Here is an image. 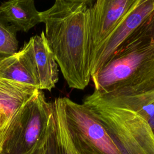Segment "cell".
I'll use <instances>...</instances> for the list:
<instances>
[{"label":"cell","instance_id":"obj_1","mask_svg":"<svg viewBox=\"0 0 154 154\" xmlns=\"http://www.w3.org/2000/svg\"><path fill=\"white\" fill-rule=\"evenodd\" d=\"M91 0H57L40 12L45 34L69 87L84 90L91 81L88 28Z\"/></svg>","mask_w":154,"mask_h":154},{"label":"cell","instance_id":"obj_3","mask_svg":"<svg viewBox=\"0 0 154 154\" xmlns=\"http://www.w3.org/2000/svg\"><path fill=\"white\" fill-rule=\"evenodd\" d=\"M52 107L44 93L35 90L11 116L0 154H32L46 131Z\"/></svg>","mask_w":154,"mask_h":154},{"label":"cell","instance_id":"obj_13","mask_svg":"<svg viewBox=\"0 0 154 154\" xmlns=\"http://www.w3.org/2000/svg\"><path fill=\"white\" fill-rule=\"evenodd\" d=\"M17 51L16 30L0 17V55L8 56Z\"/></svg>","mask_w":154,"mask_h":154},{"label":"cell","instance_id":"obj_16","mask_svg":"<svg viewBox=\"0 0 154 154\" xmlns=\"http://www.w3.org/2000/svg\"><path fill=\"white\" fill-rule=\"evenodd\" d=\"M8 123L5 127H4L2 129H0V153L2 150V146H3L4 143L5 141V137H6V131H7V129Z\"/></svg>","mask_w":154,"mask_h":154},{"label":"cell","instance_id":"obj_5","mask_svg":"<svg viewBox=\"0 0 154 154\" xmlns=\"http://www.w3.org/2000/svg\"><path fill=\"white\" fill-rule=\"evenodd\" d=\"M55 100L69 127L88 148L97 154H121L106 129L85 105L66 97Z\"/></svg>","mask_w":154,"mask_h":154},{"label":"cell","instance_id":"obj_2","mask_svg":"<svg viewBox=\"0 0 154 154\" xmlns=\"http://www.w3.org/2000/svg\"><path fill=\"white\" fill-rule=\"evenodd\" d=\"M95 95L119 97L154 88V12L91 77Z\"/></svg>","mask_w":154,"mask_h":154},{"label":"cell","instance_id":"obj_8","mask_svg":"<svg viewBox=\"0 0 154 154\" xmlns=\"http://www.w3.org/2000/svg\"><path fill=\"white\" fill-rule=\"evenodd\" d=\"M28 57L37 78L39 90L49 91L58 81V66L46 40L45 32L35 35L22 48Z\"/></svg>","mask_w":154,"mask_h":154},{"label":"cell","instance_id":"obj_12","mask_svg":"<svg viewBox=\"0 0 154 154\" xmlns=\"http://www.w3.org/2000/svg\"><path fill=\"white\" fill-rule=\"evenodd\" d=\"M52 105L56 124L55 154H84L55 100Z\"/></svg>","mask_w":154,"mask_h":154},{"label":"cell","instance_id":"obj_11","mask_svg":"<svg viewBox=\"0 0 154 154\" xmlns=\"http://www.w3.org/2000/svg\"><path fill=\"white\" fill-rule=\"evenodd\" d=\"M35 90L32 87L0 77V111L12 116Z\"/></svg>","mask_w":154,"mask_h":154},{"label":"cell","instance_id":"obj_14","mask_svg":"<svg viewBox=\"0 0 154 154\" xmlns=\"http://www.w3.org/2000/svg\"><path fill=\"white\" fill-rule=\"evenodd\" d=\"M49 123V122H48ZM48 128V127H47ZM47 131V129H46ZM46 131L38 142L36 148L32 153V154H46Z\"/></svg>","mask_w":154,"mask_h":154},{"label":"cell","instance_id":"obj_4","mask_svg":"<svg viewBox=\"0 0 154 154\" xmlns=\"http://www.w3.org/2000/svg\"><path fill=\"white\" fill-rule=\"evenodd\" d=\"M84 105L104 126L121 154H154V132L138 114L120 107Z\"/></svg>","mask_w":154,"mask_h":154},{"label":"cell","instance_id":"obj_15","mask_svg":"<svg viewBox=\"0 0 154 154\" xmlns=\"http://www.w3.org/2000/svg\"><path fill=\"white\" fill-rule=\"evenodd\" d=\"M11 116H10L7 112L0 111V129L5 127L9 122Z\"/></svg>","mask_w":154,"mask_h":154},{"label":"cell","instance_id":"obj_10","mask_svg":"<svg viewBox=\"0 0 154 154\" xmlns=\"http://www.w3.org/2000/svg\"><path fill=\"white\" fill-rule=\"evenodd\" d=\"M0 77L39 90L33 67L22 49L0 61Z\"/></svg>","mask_w":154,"mask_h":154},{"label":"cell","instance_id":"obj_7","mask_svg":"<svg viewBox=\"0 0 154 154\" xmlns=\"http://www.w3.org/2000/svg\"><path fill=\"white\" fill-rule=\"evenodd\" d=\"M154 12V0H137L131 10L94 52L90 63L91 77L112 57L131 35Z\"/></svg>","mask_w":154,"mask_h":154},{"label":"cell","instance_id":"obj_6","mask_svg":"<svg viewBox=\"0 0 154 154\" xmlns=\"http://www.w3.org/2000/svg\"><path fill=\"white\" fill-rule=\"evenodd\" d=\"M137 1H93L90 9L88 28L89 65L97 49L117 27Z\"/></svg>","mask_w":154,"mask_h":154},{"label":"cell","instance_id":"obj_9","mask_svg":"<svg viewBox=\"0 0 154 154\" xmlns=\"http://www.w3.org/2000/svg\"><path fill=\"white\" fill-rule=\"evenodd\" d=\"M0 17L16 31L28 32L41 23L40 12L33 0H10L0 5Z\"/></svg>","mask_w":154,"mask_h":154},{"label":"cell","instance_id":"obj_17","mask_svg":"<svg viewBox=\"0 0 154 154\" xmlns=\"http://www.w3.org/2000/svg\"><path fill=\"white\" fill-rule=\"evenodd\" d=\"M8 56H9V55H8ZM6 57H7V56H6V55H0V61H1L2 59H3L4 58Z\"/></svg>","mask_w":154,"mask_h":154}]
</instances>
